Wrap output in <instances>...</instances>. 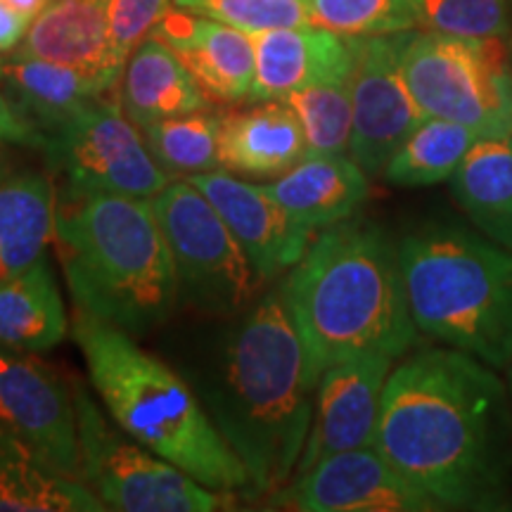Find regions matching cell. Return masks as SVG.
<instances>
[{
	"instance_id": "obj_22",
	"label": "cell",
	"mask_w": 512,
	"mask_h": 512,
	"mask_svg": "<svg viewBox=\"0 0 512 512\" xmlns=\"http://www.w3.org/2000/svg\"><path fill=\"white\" fill-rule=\"evenodd\" d=\"M211 98L178 55L147 36L121 76V107L138 128L181 114L209 110Z\"/></svg>"
},
{
	"instance_id": "obj_13",
	"label": "cell",
	"mask_w": 512,
	"mask_h": 512,
	"mask_svg": "<svg viewBox=\"0 0 512 512\" xmlns=\"http://www.w3.org/2000/svg\"><path fill=\"white\" fill-rule=\"evenodd\" d=\"M0 422L50 467L79 479L81 448L74 392L27 351L0 347Z\"/></svg>"
},
{
	"instance_id": "obj_18",
	"label": "cell",
	"mask_w": 512,
	"mask_h": 512,
	"mask_svg": "<svg viewBox=\"0 0 512 512\" xmlns=\"http://www.w3.org/2000/svg\"><path fill=\"white\" fill-rule=\"evenodd\" d=\"M15 53L72 67L107 91H114L124 76V67L112 53L107 0H50L41 15L31 19Z\"/></svg>"
},
{
	"instance_id": "obj_6",
	"label": "cell",
	"mask_w": 512,
	"mask_h": 512,
	"mask_svg": "<svg viewBox=\"0 0 512 512\" xmlns=\"http://www.w3.org/2000/svg\"><path fill=\"white\" fill-rule=\"evenodd\" d=\"M418 330L491 368L512 361V249L458 223L432 221L399 242Z\"/></svg>"
},
{
	"instance_id": "obj_3",
	"label": "cell",
	"mask_w": 512,
	"mask_h": 512,
	"mask_svg": "<svg viewBox=\"0 0 512 512\" xmlns=\"http://www.w3.org/2000/svg\"><path fill=\"white\" fill-rule=\"evenodd\" d=\"M280 287L316 384L342 358H396L418 337L399 245L380 223L351 216L323 228Z\"/></svg>"
},
{
	"instance_id": "obj_27",
	"label": "cell",
	"mask_w": 512,
	"mask_h": 512,
	"mask_svg": "<svg viewBox=\"0 0 512 512\" xmlns=\"http://www.w3.org/2000/svg\"><path fill=\"white\" fill-rule=\"evenodd\" d=\"M486 140L477 128L425 117L384 166L382 176L401 188H425L453 176L467 152Z\"/></svg>"
},
{
	"instance_id": "obj_19",
	"label": "cell",
	"mask_w": 512,
	"mask_h": 512,
	"mask_svg": "<svg viewBox=\"0 0 512 512\" xmlns=\"http://www.w3.org/2000/svg\"><path fill=\"white\" fill-rule=\"evenodd\" d=\"M304 157L302 121L285 100L223 112L219 169L245 178H280Z\"/></svg>"
},
{
	"instance_id": "obj_15",
	"label": "cell",
	"mask_w": 512,
	"mask_h": 512,
	"mask_svg": "<svg viewBox=\"0 0 512 512\" xmlns=\"http://www.w3.org/2000/svg\"><path fill=\"white\" fill-rule=\"evenodd\" d=\"M188 181L223 216L264 283L292 268L309 249L313 233L287 214L268 185L242 181L223 169L195 174Z\"/></svg>"
},
{
	"instance_id": "obj_12",
	"label": "cell",
	"mask_w": 512,
	"mask_h": 512,
	"mask_svg": "<svg viewBox=\"0 0 512 512\" xmlns=\"http://www.w3.org/2000/svg\"><path fill=\"white\" fill-rule=\"evenodd\" d=\"M266 498V508L297 512L439 510L437 503L401 477L375 446L328 456Z\"/></svg>"
},
{
	"instance_id": "obj_29",
	"label": "cell",
	"mask_w": 512,
	"mask_h": 512,
	"mask_svg": "<svg viewBox=\"0 0 512 512\" xmlns=\"http://www.w3.org/2000/svg\"><path fill=\"white\" fill-rule=\"evenodd\" d=\"M299 121L306 138V157L344 155L354 128V102H351V74L325 79L285 98Z\"/></svg>"
},
{
	"instance_id": "obj_16",
	"label": "cell",
	"mask_w": 512,
	"mask_h": 512,
	"mask_svg": "<svg viewBox=\"0 0 512 512\" xmlns=\"http://www.w3.org/2000/svg\"><path fill=\"white\" fill-rule=\"evenodd\" d=\"M150 36L174 50L211 100L240 102L252 93L256 57L247 31L174 5Z\"/></svg>"
},
{
	"instance_id": "obj_2",
	"label": "cell",
	"mask_w": 512,
	"mask_h": 512,
	"mask_svg": "<svg viewBox=\"0 0 512 512\" xmlns=\"http://www.w3.org/2000/svg\"><path fill=\"white\" fill-rule=\"evenodd\" d=\"M204 361L195 392L252 479V501L297 470L313 420L306 349L283 287L256 297Z\"/></svg>"
},
{
	"instance_id": "obj_33",
	"label": "cell",
	"mask_w": 512,
	"mask_h": 512,
	"mask_svg": "<svg viewBox=\"0 0 512 512\" xmlns=\"http://www.w3.org/2000/svg\"><path fill=\"white\" fill-rule=\"evenodd\" d=\"M171 8L174 0H107L112 53L121 67Z\"/></svg>"
},
{
	"instance_id": "obj_23",
	"label": "cell",
	"mask_w": 512,
	"mask_h": 512,
	"mask_svg": "<svg viewBox=\"0 0 512 512\" xmlns=\"http://www.w3.org/2000/svg\"><path fill=\"white\" fill-rule=\"evenodd\" d=\"M57 190L48 176L19 171L0 178V283L46 256L55 240Z\"/></svg>"
},
{
	"instance_id": "obj_24",
	"label": "cell",
	"mask_w": 512,
	"mask_h": 512,
	"mask_svg": "<svg viewBox=\"0 0 512 512\" xmlns=\"http://www.w3.org/2000/svg\"><path fill=\"white\" fill-rule=\"evenodd\" d=\"M91 489L50 467L0 422V512H102Z\"/></svg>"
},
{
	"instance_id": "obj_31",
	"label": "cell",
	"mask_w": 512,
	"mask_h": 512,
	"mask_svg": "<svg viewBox=\"0 0 512 512\" xmlns=\"http://www.w3.org/2000/svg\"><path fill=\"white\" fill-rule=\"evenodd\" d=\"M176 8L256 34L268 29L311 27L309 0H174Z\"/></svg>"
},
{
	"instance_id": "obj_25",
	"label": "cell",
	"mask_w": 512,
	"mask_h": 512,
	"mask_svg": "<svg viewBox=\"0 0 512 512\" xmlns=\"http://www.w3.org/2000/svg\"><path fill=\"white\" fill-rule=\"evenodd\" d=\"M69 332L67 309L48 259L0 283V347L48 351Z\"/></svg>"
},
{
	"instance_id": "obj_7",
	"label": "cell",
	"mask_w": 512,
	"mask_h": 512,
	"mask_svg": "<svg viewBox=\"0 0 512 512\" xmlns=\"http://www.w3.org/2000/svg\"><path fill=\"white\" fill-rule=\"evenodd\" d=\"M401 69L425 117L472 126L486 140L512 133V67L501 38L413 31Z\"/></svg>"
},
{
	"instance_id": "obj_35",
	"label": "cell",
	"mask_w": 512,
	"mask_h": 512,
	"mask_svg": "<svg viewBox=\"0 0 512 512\" xmlns=\"http://www.w3.org/2000/svg\"><path fill=\"white\" fill-rule=\"evenodd\" d=\"M29 24V19H24L22 15H17V12H12L0 3V55L17 50L22 38L27 36Z\"/></svg>"
},
{
	"instance_id": "obj_21",
	"label": "cell",
	"mask_w": 512,
	"mask_h": 512,
	"mask_svg": "<svg viewBox=\"0 0 512 512\" xmlns=\"http://www.w3.org/2000/svg\"><path fill=\"white\" fill-rule=\"evenodd\" d=\"M0 93L43 138L110 91L72 67L15 53L0 60Z\"/></svg>"
},
{
	"instance_id": "obj_37",
	"label": "cell",
	"mask_w": 512,
	"mask_h": 512,
	"mask_svg": "<svg viewBox=\"0 0 512 512\" xmlns=\"http://www.w3.org/2000/svg\"><path fill=\"white\" fill-rule=\"evenodd\" d=\"M8 174H10V169H8V157H5L3 143H0V178L8 176Z\"/></svg>"
},
{
	"instance_id": "obj_5",
	"label": "cell",
	"mask_w": 512,
	"mask_h": 512,
	"mask_svg": "<svg viewBox=\"0 0 512 512\" xmlns=\"http://www.w3.org/2000/svg\"><path fill=\"white\" fill-rule=\"evenodd\" d=\"M55 245L76 309L136 339L171 318L178 275L150 200L57 192Z\"/></svg>"
},
{
	"instance_id": "obj_34",
	"label": "cell",
	"mask_w": 512,
	"mask_h": 512,
	"mask_svg": "<svg viewBox=\"0 0 512 512\" xmlns=\"http://www.w3.org/2000/svg\"><path fill=\"white\" fill-rule=\"evenodd\" d=\"M0 143L29 147L41 145V136L12 110V105L3 98V93H0Z\"/></svg>"
},
{
	"instance_id": "obj_32",
	"label": "cell",
	"mask_w": 512,
	"mask_h": 512,
	"mask_svg": "<svg viewBox=\"0 0 512 512\" xmlns=\"http://www.w3.org/2000/svg\"><path fill=\"white\" fill-rule=\"evenodd\" d=\"M420 24L463 38H501L510 31L508 0H415Z\"/></svg>"
},
{
	"instance_id": "obj_26",
	"label": "cell",
	"mask_w": 512,
	"mask_h": 512,
	"mask_svg": "<svg viewBox=\"0 0 512 512\" xmlns=\"http://www.w3.org/2000/svg\"><path fill=\"white\" fill-rule=\"evenodd\" d=\"M451 190L479 233L512 249V133L479 140L453 171Z\"/></svg>"
},
{
	"instance_id": "obj_9",
	"label": "cell",
	"mask_w": 512,
	"mask_h": 512,
	"mask_svg": "<svg viewBox=\"0 0 512 512\" xmlns=\"http://www.w3.org/2000/svg\"><path fill=\"white\" fill-rule=\"evenodd\" d=\"M150 202L174 256L178 299L211 313L245 311L264 280L214 204L188 178Z\"/></svg>"
},
{
	"instance_id": "obj_30",
	"label": "cell",
	"mask_w": 512,
	"mask_h": 512,
	"mask_svg": "<svg viewBox=\"0 0 512 512\" xmlns=\"http://www.w3.org/2000/svg\"><path fill=\"white\" fill-rule=\"evenodd\" d=\"M309 15L311 27L351 38L399 34L420 24L415 0H309Z\"/></svg>"
},
{
	"instance_id": "obj_28",
	"label": "cell",
	"mask_w": 512,
	"mask_h": 512,
	"mask_svg": "<svg viewBox=\"0 0 512 512\" xmlns=\"http://www.w3.org/2000/svg\"><path fill=\"white\" fill-rule=\"evenodd\" d=\"M223 112H190L140 128L147 150L169 176H195L219 169Z\"/></svg>"
},
{
	"instance_id": "obj_4",
	"label": "cell",
	"mask_w": 512,
	"mask_h": 512,
	"mask_svg": "<svg viewBox=\"0 0 512 512\" xmlns=\"http://www.w3.org/2000/svg\"><path fill=\"white\" fill-rule=\"evenodd\" d=\"M72 337L95 394L126 434L197 482L252 501V479L200 396L136 337L76 309Z\"/></svg>"
},
{
	"instance_id": "obj_1",
	"label": "cell",
	"mask_w": 512,
	"mask_h": 512,
	"mask_svg": "<svg viewBox=\"0 0 512 512\" xmlns=\"http://www.w3.org/2000/svg\"><path fill=\"white\" fill-rule=\"evenodd\" d=\"M373 446L439 510L501 508L512 472L508 389L465 351H418L384 382Z\"/></svg>"
},
{
	"instance_id": "obj_20",
	"label": "cell",
	"mask_w": 512,
	"mask_h": 512,
	"mask_svg": "<svg viewBox=\"0 0 512 512\" xmlns=\"http://www.w3.org/2000/svg\"><path fill=\"white\" fill-rule=\"evenodd\" d=\"M271 195L309 233H320L358 214L368 200V174L351 157H304L268 183Z\"/></svg>"
},
{
	"instance_id": "obj_10",
	"label": "cell",
	"mask_w": 512,
	"mask_h": 512,
	"mask_svg": "<svg viewBox=\"0 0 512 512\" xmlns=\"http://www.w3.org/2000/svg\"><path fill=\"white\" fill-rule=\"evenodd\" d=\"M50 171L64 195H110L152 200L171 183L147 150L143 133L114 100H98L41 138Z\"/></svg>"
},
{
	"instance_id": "obj_8",
	"label": "cell",
	"mask_w": 512,
	"mask_h": 512,
	"mask_svg": "<svg viewBox=\"0 0 512 512\" xmlns=\"http://www.w3.org/2000/svg\"><path fill=\"white\" fill-rule=\"evenodd\" d=\"M74 403L81 448L79 479L105 510L214 512L235 508L238 496L209 489L126 434L102 413L79 382H74Z\"/></svg>"
},
{
	"instance_id": "obj_14",
	"label": "cell",
	"mask_w": 512,
	"mask_h": 512,
	"mask_svg": "<svg viewBox=\"0 0 512 512\" xmlns=\"http://www.w3.org/2000/svg\"><path fill=\"white\" fill-rule=\"evenodd\" d=\"M392 361V356L370 351L342 358L320 373L309 439L294 475H302L335 453L373 446Z\"/></svg>"
},
{
	"instance_id": "obj_17",
	"label": "cell",
	"mask_w": 512,
	"mask_h": 512,
	"mask_svg": "<svg viewBox=\"0 0 512 512\" xmlns=\"http://www.w3.org/2000/svg\"><path fill=\"white\" fill-rule=\"evenodd\" d=\"M254 83L249 100H285L294 91L354 72L356 38L320 27L256 31Z\"/></svg>"
},
{
	"instance_id": "obj_11",
	"label": "cell",
	"mask_w": 512,
	"mask_h": 512,
	"mask_svg": "<svg viewBox=\"0 0 512 512\" xmlns=\"http://www.w3.org/2000/svg\"><path fill=\"white\" fill-rule=\"evenodd\" d=\"M413 31L356 38L354 72H351V128L349 155L368 176H380L425 119L403 79L401 57Z\"/></svg>"
},
{
	"instance_id": "obj_36",
	"label": "cell",
	"mask_w": 512,
	"mask_h": 512,
	"mask_svg": "<svg viewBox=\"0 0 512 512\" xmlns=\"http://www.w3.org/2000/svg\"><path fill=\"white\" fill-rule=\"evenodd\" d=\"M0 3L5 5V8H10L12 12H17V15H22L24 19H34L43 12V8L50 3V0H0Z\"/></svg>"
}]
</instances>
